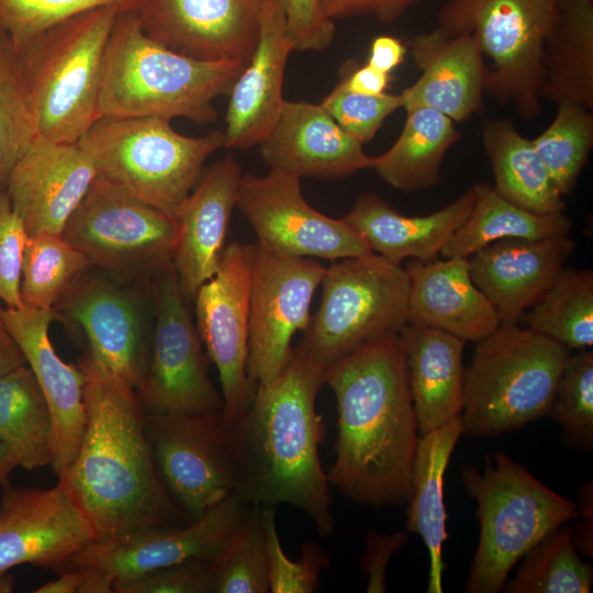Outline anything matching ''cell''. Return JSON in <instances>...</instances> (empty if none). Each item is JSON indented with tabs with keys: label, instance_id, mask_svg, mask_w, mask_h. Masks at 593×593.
Segmentation results:
<instances>
[{
	"label": "cell",
	"instance_id": "cell-46",
	"mask_svg": "<svg viewBox=\"0 0 593 593\" xmlns=\"http://www.w3.org/2000/svg\"><path fill=\"white\" fill-rule=\"evenodd\" d=\"M320 105L344 131L363 144L373 138L391 113L402 108V102L400 94L354 92L340 79Z\"/></svg>",
	"mask_w": 593,
	"mask_h": 593
},
{
	"label": "cell",
	"instance_id": "cell-54",
	"mask_svg": "<svg viewBox=\"0 0 593 593\" xmlns=\"http://www.w3.org/2000/svg\"><path fill=\"white\" fill-rule=\"evenodd\" d=\"M580 519L575 530H572L573 539L579 552L592 557L593 553V537H592V484H584L580 491Z\"/></svg>",
	"mask_w": 593,
	"mask_h": 593
},
{
	"label": "cell",
	"instance_id": "cell-50",
	"mask_svg": "<svg viewBox=\"0 0 593 593\" xmlns=\"http://www.w3.org/2000/svg\"><path fill=\"white\" fill-rule=\"evenodd\" d=\"M407 533L394 534L369 530L365 537V551L360 557V568L366 580L367 593L387 592V569L392 556L407 541Z\"/></svg>",
	"mask_w": 593,
	"mask_h": 593
},
{
	"label": "cell",
	"instance_id": "cell-34",
	"mask_svg": "<svg viewBox=\"0 0 593 593\" xmlns=\"http://www.w3.org/2000/svg\"><path fill=\"white\" fill-rule=\"evenodd\" d=\"M395 143L373 157L372 169L389 186L402 191L430 188L440 181V167L460 133L447 115L429 108L406 110Z\"/></svg>",
	"mask_w": 593,
	"mask_h": 593
},
{
	"label": "cell",
	"instance_id": "cell-60",
	"mask_svg": "<svg viewBox=\"0 0 593 593\" xmlns=\"http://www.w3.org/2000/svg\"><path fill=\"white\" fill-rule=\"evenodd\" d=\"M7 42V38H5V35L2 31V29L0 27V47Z\"/></svg>",
	"mask_w": 593,
	"mask_h": 593
},
{
	"label": "cell",
	"instance_id": "cell-17",
	"mask_svg": "<svg viewBox=\"0 0 593 593\" xmlns=\"http://www.w3.org/2000/svg\"><path fill=\"white\" fill-rule=\"evenodd\" d=\"M97 533L65 479L51 489L0 491V572L32 564L60 572Z\"/></svg>",
	"mask_w": 593,
	"mask_h": 593
},
{
	"label": "cell",
	"instance_id": "cell-40",
	"mask_svg": "<svg viewBox=\"0 0 593 593\" xmlns=\"http://www.w3.org/2000/svg\"><path fill=\"white\" fill-rule=\"evenodd\" d=\"M91 265L60 234L29 236L22 261L20 286L24 306L53 311L66 290Z\"/></svg>",
	"mask_w": 593,
	"mask_h": 593
},
{
	"label": "cell",
	"instance_id": "cell-33",
	"mask_svg": "<svg viewBox=\"0 0 593 593\" xmlns=\"http://www.w3.org/2000/svg\"><path fill=\"white\" fill-rule=\"evenodd\" d=\"M482 142L494 176V190L507 201L537 214L563 212V195L532 139L507 120H488Z\"/></svg>",
	"mask_w": 593,
	"mask_h": 593
},
{
	"label": "cell",
	"instance_id": "cell-23",
	"mask_svg": "<svg viewBox=\"0 0 593 593\" xmlns=\"http://www.w3.org/2000/svg\"><path fill=\"white\" fill-rule=\"evenodd\" d=\"M56 305L83 331L89 351L136 391L146 376L152 339L126 292L97 278L81 276Z\"/></svg>",
	"mask_w": 593,
	"mask_h": 593
},
{
	"label": "cell",
	"instance_id": "cell-29",
	"mask_svg": "<svg viewBox=\"0 0 593 593\" xmlns=\"http://www.w3.org/2000/svg\"><path fill=\"white\" fill-rule=\"evenodd\" d=\"M473 188L427 215L407 216L380 195H360L344 220L363 238L372 253L400 265L406 258L423 261L437 258L454 233L469 216Z\"/></svg>",
	"mask_w": 593,
	"mask_h": 593
},
{
	"label": "cell",
	"instance_id": "cell-28",
	"mask_svg": "<svg viewBox=\"0 0 593 593\" xmlns=\"http://www.w3.org/2000/svg\"><path fill=\"white\" fill-rule=\"evenodd\" d=\"M405 270L409 324L436 328L466 343L479 342L501 324L494 306L473 282L468 258L412 259Z\"/></svg>",
	"mask_w": 593,
	"mask_h": 593
},
{
	"label": "cell",
	"instance_id": "cell-51",
	"mask_svg": "<svg viewBox=\"0 0 593 593\" xmlns=\"http://www.w3.org/2000/svg\"><path fill=\"white\" fill-rule=\"evenodd\" d=\"M426 0H321L325 14L332 19L372 15L382 23H392L411 7Z\"/></svg>",
	"mask_w": 593,
	"mask_h": 593
},
{
	"label": "cell",
	"instance_id": "cell-56",
	"mask_svg": "<svg viewBox=\"0 0 593 593\" xmlns=\"http://www.w3.org/2000/svg\"><path fill=\"white\" fill-rule=\"evenodd\" d=\"M87 567H76L59 572V577L34 590V593H78L85 578Z\"/></svg>",
	"mask_w": 593,
	"mask_h": 593
},
{
	"label": "cell",
	"instance_id": "cell-30",
	"mask_svg": "<svg viewBox=\"0 0 593 593\" xmlns=\"http://www.w3.org/2000/svg\"><path fill=\"white\" fill-rule=\"evenodd\" d=\"M400 337L422 436L461 415L466 342L436 328L409 323Z\"/></svg>",
	"mask_w": 593,
	"mask_h": 593
},
{
	"label": "cell",
	"instance_id": "cell-57",
	"mask_svg": "<svg viewBox=\"0 0 593 593\" xmlns=\"http://www.w3.org/2000/svg\"><path fill=\"white\" fill-rule=\"evenodd\" d=\"M82 567V566H81ZM87 567V575L79 588L78 593H112L114 578L104 569Z\"/></svg>",
	"mask_w": 593,
	"mask_h": 593
},
{
	"label": "cell",
	"instance_id": "cell-49",
	"mask_svg": "<svg viewBox=\"0 0 593 593\" xmlns=\"http://www.w3.org/2000/svg\"><path fill=\"white\" fill-rule=\"evenodd\" d=\"M286 26L293 51L321 52L333 42L335 24L321 0H282Z\"/></svg>",
	"mask_w": 593,
	"mask_h": 593
},
{
	"label": "cell",
	"instance_id": "cell-24",
	"mask_svg": "<svg viewBox=\"0 0 593 593\" xmlns=\"http://www.w3.org/2000/svg\"><path fill=\"white\" fill-rule=\"evenodd\" d=\"M292 51L282 0H261L257 44L230 91L225 148L248 149L271 128L284 102L283 77Z\"/></svg>",
	"mask_w": 593,
	"mask_h": 593
},
{
	"label": "cell",
	"instance_id": "cell-15",
	"mask_svg": "<svg viewBox=\"0 0 593 593\" xmlns=\"http://www.w3.org/2000/svg\"><path fill=\"white\" fill-rule=\"evenodd\" d=\"M236 208L258 242L290 256L337 260L372 253L344 219L322 214L305 201L300 177L280 169L242 175Z\"/></svg>",
	"mask_w": 593,
	"mask_h": 593
},
{
	"label": "cell",
	"instance_id": "cell-12",
	"mask_svg": "<svg viewBox=\"0 0 593 593\" xmlns=\"http://www.w3.org/2000/svg\"><path fill=\"white\" fill-rule=\"evenodd\" d=\"M175 217L97 177L60 235L91 265L159 271L172 261Z\"/></svg>",
	"mask_w": 593,
	"mask_h": 593
},
{
	"label": "cell",
	"instance_id": "cell-9",
	"mask_svg": "<svg viewBox=\"0 0 593 593\" xmlns=\"http://www.w3.org/2000/svg\"><path fill=\"white\" fill-rule=\"evenodd\" d=\"M321 286L320 306L295 349L324 369L409 323V275L376 253L332 260Z\"/></svg>",
	"mask_w": 593,
	"mask_h": 593
},
{
	"label": "cell",
	"instance_id": "cell-2",
	"mask_svg": "<svg viewBox=\"0 0 593 593\" xmlns=\"http://www.w3.org/2000/svg\"><path fill=\"white\" fill-rule=\"evenodd\" d=\"M337 406L332 486L350 501L406 504L418 428L400 334L369 342L325 369Z\"/></svg>",
	"mask_w": 593,
	"mask_h": 593
},
{
	"label": "cell",
	"instance_id": "cell-10",
	"mask_svg": "<svg viewBox=\"0 0 593 593\" xmlns=\"http://www.w3.org/2000/svg\"><path fill=\"white\" fill-rule=\"evenodd\" d=\"M559 4L560 0H448L438 13L437 29L474 35L492 61L485 92L530 120L541 110L542 51Z\"/></svg>",
	"mask_w": 593,
	"mask_h": 593
},
{
	"label": "cell",
	"instance_id": "cell-21",
	"mask_svg": "<svg viewBox=\"0 0 593 593\" xmlns=\"http://www.w3.org/2000/svg\"><path fill=\"white\" fill-rule=\"evenodd\" d=\"M5 324L21 348L51 410L54 427L52 468L58 478L72 465L86 422L85 374L56 353L48 327L54 311L3 307Z\"/></svg>",
	"mask_w": 593,
	"mask_h": 593
},
{
	"label": "cell",
	"instance_id": "cell-31",
	"mask_svg": "<svg viewBox=\"0 0 593 593\" xmlns=\"http://www.w3.org/2000/svg\"><path fill=\"white\" fill-rule=\"evenodd\" d=\"M462 435L461 415L418 437L410 497L406 502V529L418 535L428 551V593L443 592V545L448 539L444 503V477L451 454Z\"/></svg>",
	"mask_w": 593,
	"mask_h": 593
},
{
	"label": "cell",
	"instance_id": "cell-11",
	"mask_svg": "<svg viewBox=\"0 0 593 593\" xmlns=\"http://www.w3.org/2000/svg\"><path fill=\"white\" fill-rule=\"evenodd\" d=\"M145 433L168 492L190 521L235 491L232 433L222 412L146 413Z\"/></svg>",
	"mask_w": 593,
	"mask_h": 593
},
{
	"label": "cell",
	"instance_id": "cell-55",
	"mask_svg": "<svg viewBox=\"0 0 593 593\" xmlns=\"http://www.w3.org/2000/svg\"><path fill=\"white\" fill-rule=\"evenodd\" d=\"M23 365H26V360L5 324L0 305V378Z\"/></svg>",
	"mask_w": 593,
	"mask_h": 593
},
{
	"label": "cell",
	"instance_id": "cell-37",
	"mask_svg": "<svg viewBox=\"0 0 593 593\" xmlns=\"http://www.w3.org/2000/svg\"><path fill=\"white\" fill-rule=\"evenodd\" d=\"M528 328L570 349L593 345V271L564 268L532 306Z\"/></svg>",
	"mask_w": 593,
	"mask_h": 593
},
{
	"label": "cell",
	"instance_id": "cell-42",
	"mask_svg": "<svg viewBox=\"0 0 593 593\" xmlns=\"http://www.w3.org/2000/svg\"><path fill=\"white\" fill-rule=\"evenodd\" d=\"M37 136L16 54L7 41L0 47V191L4 190L12 169Z\"/></svg>",
	"mask_w": 593,
	"mask_h": 593
},
{
	"label": "cell",
	"instance_id": "cell-48",
	"mask_svg": "<svg viewBox=\"0 0 593 593\" xmlns=\"http://www.w3.org/2000/svg\"><path fill=\"white\" fill-rule=\"evenodd\" d=\"M29 234L5 191H0V301L7 307L23 305L20 295L22 261Z\"/></svg>",
	"mask_w": 593,
	"mask_h": 593
},
{
	"label": "cell",
	"instance_id": "cell-53",
	"mask_svg": "<svg viewBox=\"0 0 593 593\" xmlns=\"http://www.w3.org/2000/svg\"><path fill=\"white\" fill-rule=\"evenodd\" d=\"M405 53L406 48L399 38L390 35L377 36L370 45L367 65L390 74L404 60Z\"/></svg>",
	"mask_w": 593,
	"mask_h": 593
},
{
	"label": "cell",
	"instance_id": "cell-16",
	"mask_svg": "<svg viewBox=\"0 0 593 593\" xmlns=\"http://www.w3.org/2000/svg\"><path fill=\"white\" fill-rule=\"evenodd\" d=\"M253 259L254 244L231 242L216 273L193 298L198 333L217 369L222 415L230 428L246 410L254 390L247 376Z\"/></svg>",
	"mask_w": 593,
	"mask_h": 593
},
{
	"label": "cell",
	"instance_id": "cell-7",
	"mask_svg": "<svg viewBox=\"0 0 593 593\" xmlns=\"http://www.w3.org/2000/svg\"><path fill=\"white\" fill-rule=\"evenodd\" d=\"M77 143L93 161L97 177L175 217L205 160L224 147V133L192 137L175 131L166 119L101 115Z\"/></svg>",
	"mask_w": 593,
	"mask_h": 593
},
{
	"label": "cell",
	"instance_id": "cell-18",
	"mask_svg": "<svg viewBox=\"0 0 593 593\" xmlns=\"http://www.w3.org/2000/svg\"><path fill=\"white\" fill-rule=\"evenodd\" d=\"M261 0H143L146 35L188 57L247 64L259 34Z\"/></svg>",
	"mask_w": 593,
	"mask_h": 593
},
{
	"label": "cell",
	"instance_id": "cell-5",
	"mask_svg": "<svg viewBox=\"0 0 593 593\" xmlns=\"http://www.w3.org/2000/svg\"><path fill=\"white\" fill-rule=\"evenodd\" d=\"M570 350L517 322L501 323L475 343L465 369L462 434L490 438L549 411Z\"/></svg>",
	"mask_w": 593,
	"mask_h": 593
},
{
	"label": "cell",
	"instance_id": "cell-13",
	"mask_svg": "<svg viewBox=\"0 0 593 593\" xmlns=\"http://www.w3.org/2000/svg\"><path fill=\"white\" fill-rule=\"evenodd\" d=\"M325 270L313 258L254 244L247 358L253 385L272 380L290 360L292 338L309 325L312 298Z\"/></svg>",
	"mask_w": 593,
	"mask_h": 593
},
{
	"label": "cell",
	"instance_id": "cell-22",
	"mask_svg": "<svg viewBox=\"0 0 593 593\" xmlns=\"http://www.w3.org/2000/svg\"><path fill=\"white\" fill-rule=\"evenodd\" d=\"M270 168L300 178L340 179L372 168L362 143L344 131L320 105L284 100L271 128L258 144Z\"/></svg>",
	"mask_w": 593,
	"mask_h": 593
},
{
	"label": "cell",
	"instance_id": "cell-52",
	"mask_svg": "<svg viewBox=\"0 0 593 593\" xmlns=\"http://www.w3.org/2000/svg\"><path fill=\"white\" fill-rule=\"evenodd\" d=\"M342 79L349 90L370 96L384 93L389 85V74L367 64L357 66L353 61L344 67Z\"/></svg>",
	"mask_w": 593,
	"mask_h": 593
},
{
	"label": "cell",
	"instance_id": "cell-26",
	"mask_svg": "<svg viewBox=\"0 0 593 593\" xmlns=\"http://www.w3.org/2000/svg\"><path fill=\"white\" fill-rule=\"evenodd\" d=\"M574 249L570 235L499 239L470 256L471 278L501 323L517 322L555 282Z\"/></svg>",
	"mask_w": 593,
	"mask_h": 593
},
{
	"label": "cell",
	"instance_id": "cell-45",
	"mask_svg": "<svg viewBox=\"0 0 593 593\" xmlns=\"http://www.w3.org/2000/svg\"><path fill=\"white\" fill-rule=\"evenodd\" d=\"M264 506L269 592H316L321 573L332 563L331 557L318 544L305 541L301 545L299 559L291 560L280 542L275 506Z\"/></svg>",
	"mask_w": 593,
	"mask_h": 593
},
{
	"label": "cell",
	"instance_id": "cell-47",
	"mask_svg": "<svg viewBox=\"0 0 593 593\" xmlns=\"http://www.w3.org/2000/svg\"><path fill=\"white\" fill-rule=\"evenodd\" d=\"M210 560L190 559L116 579L114 593H212Z\"/></svg>",
	"mask_w": 593,
	"mask_h": 593
},
{
	"label": "cell",
	"instance_id": "cell-36",
	"mask_svg": "<svg viewBox=\"0 0 593 593\" xmlns=\"http://www.w3.org/2000/svg\"><path fill=\"white\" fill-rule=\"evenodd\" d=\"M54 427L43 391L27 365L0 378V440L19 467L34 470L53 465Z\"/></svg>",
	"mask_w": 593,
	"mask_h": 593
},
{
	"label": "cell",
	"instance_id": "cell-39",
	"mask_svg": "<svg viewBox=\"0 0 593 593\" xmlns=\"http://www.w3.org/2000/svg\"><path fill=\"white\" fill-rule=\"evenodd\" d=\"M209 564L212 593L269 592L264 505L248 506Z\"/></svg>",
	"mask_w": 593,
	"mask_h": 593
},
{
	"label": "cell",
	"instance_id": "cell-61",
	"mask_svg": "<svg viewBox=\"0 0 593 593\" xmlns=\"http://www.w3.org/2000/svg\"><path fill=\"white\" fill-rule=\"evenodd\" d=\"M585 1H593V0H585Z\"/></svg>",
	"mask_w": 593,
	"mask_h": 593
},
{
	"label": "cell",
	"instance_id": "cell-20",
	"mask_svg": "<svg viewBox=\"0 0 593 593\" xmlns=\"http://www.w3.org/2000/svg\"><path fill=\"white\" fill-rule=\"evenodd\" d=\"M96 178L93 161L78 143L37 136L4 191L29 236L60 234Z\"/></svg>",
	"mask_w": 593,
	"mask_h": 593
},
{
	"label": "cell",
	"instance_id": "cell-8",
	"mask_svg": "<svg viewBox=\"0 0 593 593\" xmlns=\"http://www.w3.org/2000/svg\"><path fill=\"white\" fill-rule=\"evenodd\" d=\"M121 12L105 7L81 13L14 52L38 136L77 143L100 116L104 52Z\"/></svg>",
	"mask_w": 593,
	"mask_h": 593
},
{
	"label": "cell",
	"instance_id": "cell-58",
	"mask_svg": "<svg viewBox=\"0 0 593 593\" xmlns=\"http://www.w3.org/2000/svg\"><path fill=\"white\" fill-rule=\"evenodd\" d=\"M18 467L16 458L0 440V486L9 480V474Z\"/></svg>",
	"mask_w": 593,
	"mask_h": 593
},
{
	"label": "cell",
	"instance_id": "cell-4",
	"mask_svg": "<svg viewBox=\"0 0 593 593\" xmlns=\"http://www.w3.org/2000/svg\"><path fill=\"white\" fill-rule=\"evenodd\" d=\"M246 64L205 61L177 53L145 34L135 11L121 12L104 52L99 112L108 116L216 120L213 101Z\"/></svg>",
	"mask_w": 593,
	"mask_h": 593
},
{
	"label": "cell",
	"instance_id": "cell-43",
	"mask_svg": "<svg viewBox=\"0 0 593 593\" xmlns=\"http://www.w3.org/2000/svg\"><path fill=\"white\" fill-rule=\"evenodd\" d=\"M143 0H0V27L18 52L49 29L105 7L135 11Z\"/></svg>",
	"mask_w": 593,
	"mask_h": 593
},
{
	"label": "cell",
	"instance_id": "cell-3",
	"mask_svg": "<svg viewBox=\"0 0 593 593\" xmlns=\"http://www.w3.org/2000/svg\"><path fill=\"white\" fill-rule=\"evenodd\" d=\"M325 369L293 348L282 371L254 385L232 425L235 493L246 505L290 504L305 513L320 537L335 533L331 484L318 447L325 424L316 398Z\"/></svg>",
	"mask_w": 593,
	"mask_h": 593
},
{
	"label": "cell",
	"instance_id": "cell-1",
	"mask_svg": "<svg viewBox=\"0 0 593 593\" xmlns=\"http://www.w3.org/2000/svg\"><path fill=\"white\" fill-rule=\"evenodd\" d=\"M78 365L85 374L86 422L76 458L60 478L69 484L97 539H120L191 522L158 472L136 390L89 350Z\"/></svg>",
	"mask_w": 593,
	"mask_h": 593
},
{
	"label": "cell",
	"instance_id": "cell-35",
	"mask_svg": "<svg viewBox=\"0 0 593 593\" xmlns=\"http://www.w3.org/2000/svg\"><path fill=\"white\" fill-rule=\"evenodd\" d=\"M472 188V210L441 249L445 258H469L503 238L540 239L571 233L572 222L563 212L537 214L507 201L486 183Z\"/></svg>",
	"mask_w": 593,
	"mask_h": 593
},
{
	"label": "cell",
	"instance_id": "cell-44",
	"mask_svg": "<svg viewBox=\"0 0 593 593\" xmlns=\"http://www.w3.org/2000/svg\"><path fill=\"white\" fill-rule=\"evenodd\" d=\"M549 415L560 425L572 447L593 448V353L569 355L560 376Z\"/></svg>",
	"mask_w": 593,
	"mask_h": 593
},
{
	"label": "cell",
	"instance_id": "cell-41",
	"mask_svg": "<svg viewBox=\"0 0 593 593\" xmlns=\"http://www.w3.org/2000/svg\"><path fill=\"white\" fill-rule=\"evenodd\" d=\"M532 142L559 193H571L593 146L592 110L559 103L553 121Z\"/></svg>",
	"mask_w": 593,
	"mask_h": 593
},
{
	"label": "cell",
	"instance_id": "cell-6",
	"mask_svg": "<svg viewBox=\"0 0 593 593\" xmlns=\"http://www.w3.org/2000/svg\"><path fill=\"white\" fill-rule=\"evenodd\" d=\"M461 482L477 502L478 546L465 592L503 591L513 567L541 538L580 514L574 502L549 489L504 451L483 470L461 468Z\"/></svg>",
	"mask_w": 593,
	"mask_h": 593
},
{
	"label": "cell",
	"instance_id": "cell-59",
	"mask_svg": "<svg viewBox=\"0 0 593 593\" xmlns=\"http://www.w3.org/2000/svg\"><path fill=\"white\" fill-rule=\"evenodd\" d=\"M14 590V577L10 571L0 572V593H10Z\"/></svg>",
	"mask_w": 593,
	"mask_h": 593
},
{
	"label": "cell",
	"instance_id": "cell-32",
	"mask_svg": "<svg viewBox=\"0 0 593 593\" xmlns=\"http://www.w3.org/2000/svg\"><path fill=\"white\" fill-rule=\"evenodd\" d=\"M539 93L593 109V1L560 0L544 44Z\"/></svg>",
	"mask_w": 593,
	"mask_h": 593
},
{
	"label": "cell",
	"instance_id": "cell-19",
	"mask_svg": "<svg viewBox=\"0 0 593 593\" xmlns=\"http://www.w3.org/2000/svg\"><path fill=\"white\" fill-rule=\"evenodd\" d=\"M248 506L233 492L187 524L120 539H96L74 555L61 571L92 566L104 569L115 581L190 559L211 560L242 522Z\"/></svg>",
	"mask_w": 593,
	"mask_h": 593
},
{
	"label": "cell",
	"instance_id": "cell-14",
	"mask_svg": "<svg viewBox=\"0 0 593 593\" xmlns=\"http://www.w3.org/2000/svg\"><path fill=\"white\" fill-rule=\"evenodd\" d=\"M158 272L150 357L136 391L141 404L145 413L222 412L223 399L208 376L172 261Z\"/></svg>",
	"mask_w": 593,
	"mask_h": 593
},
{
	"label": "cell",
	"instance_id": "cell-27",
	"mask_svg": "<svg viewBox=\"0 0 593 593\" xmlns=\"http://www.w3.org/2000/svg\"><path fill=\"white\" fill-rule=\"evenodd\" d=\"M411 52L421 76L400 93L404 110L429 108L463 122L483 108L489 68L474 35L435 29L416 35Z\"/></svg>",
	"mask_w": 593,
	"mask_h": 593
},
{
	"label": "cell",
	"instance_id": "cell-38",
	"mask_svg": "<svg viewBox=\"0 0 593 593\" xmlns=\"http://www.w3.org/2000/svg\"><path fill=\"white\" fill-rule=\"evenodd\" d=\"M572 529L566 524L541 538L524 557L516 574L507 580V593H589L593 566L580 558Z\"/></svg>",
	"mask_w": 593,
	"mask_h": 593
},
{
	"label": "cell",
	"instance_id": "cell-25",
	"mask_svg": "<svg viewBox=\"0 0 593 593\" xmlns=\"http://www.w3.org/2000/svg\"><path fill=\"white\" fill-rule=\"evenodd\" d=\"M242 175L232 155L215 161L202 174L175 215L172 264L182 293L189 299L194 298L220 267Z\"/></svg>",
	"mask_w": 593,
	"mask_h": 593
}]
</instances>
